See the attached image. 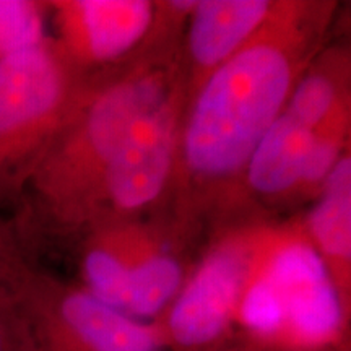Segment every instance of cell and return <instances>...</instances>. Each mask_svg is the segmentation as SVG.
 Segmentation results:
<instances>
[{"mask_svg":"<svg viewBox=\"0 0 351 351\" xmlns=\"http://www.w3.org/2000/svg\"><path fill=\"white\" fill-rule=\"evenodd\" d=\"M300 38L288 25L262 26L215 69L192 108L184 158L192 173L221 178L247 165L293 91Z\"/></svg>","mask_w":351,"mask_h":351,"instance_id":"1","label":"cell"},{"mask_svg":"<svg viewBox=\"0 0 351 351\" xmlns=\"http://www.w3.org/2000/svg\"><path fill=\"white\" fill-rule=\"evenodd\" d=\"M165 70L137 72L111 85L83 109L82 101L26 184L56 223L77 221L95 195V181L140 117L169 98ZM25 184V186H26Z\"/></svg>","mask_w":351,"mask_h":351,"instance_id":"2","label":"cell"},{"mask_svg":"<svg viewBox=\"0 0 351 351\" xmlns=\"http://www.w3.org/2000/svg\"><path fill=\"white\" fill-rule=\"evenodd\" d=\"M78 104L72 60L52 39L0 59V195L25 186Z\"/></svg>","mask_w":351,"mask_h":351,"instance_id":"3","label":"cell"},{"mask_svg":"<svg viewBox=\"0 0 351 351\" xmlns=\"http://www.w3.org/2000/svg\"><path fill=\"white\" fill-rule=\"evenodd\" d=\"M28 319L38 351H158L161 327L112 309L86 289L32 275L12 288Z\"/></svg>","mask_w":351,"mask_h":351,"instance_id":"4","label":"cell"},{"mask_svg":"<svg viewBox=\"0 0 351 351\" xmlns=\"http://www.w3.org/2000/svg\"><path fill=\"white\" fill-rule=\"evenodd\" d=\"M256 276L274 301L278 317L276 345L311 350L339 339L345 300L313 247L302 243L285 245Z\"/></svg>","mask_w":351,"mask_h":351,"instance_id":"5","label":"cell"},{"mask_svg":"<svg viewBox=\"0 0 351 351\" xmlns=\"http://www.w3.org/2000/svg\"><path fill=\"white\" fill-rule=\"evenodd\" d=\"M251 270L241 245H223L208 256L176 295L161 328L163 339L189 350L215 343L236 317Z\"/></svg>","mask_w":351,"mask_h":351,"instance_id":"6","label":"cell"},{"mask_svg":"<svg viewBox=\"0 0 351 351\" xmlns=\"http://www.w3.org/2000/svg\"><path fill=\"white\" fill-rule=\"evenodd\" d=\"M176 114L171 95L135 122L109 160L101 182L119 210L142 208L163 191L173 165Z\"/></svg>","mask_w":351,"mask_h":351,"instance_id":"7","label":"cell"},{"mask_svg":"<svg viewBox=\"0 0 351 351\" xmlns=\"http://www.w3.org/2000/svg\"><path fill=\"white\" fill-rule=\"evenodd\" d=\"M67 46L65 54L112 60L124 56L150 28L153 7L140 0H83L59 3Z\"/></svg>","mask_w":351,"mask_h":351,"instance_id":"8","label":"cell"},{"mask_svg":"<svg viewBox=\"0 0 351 351\" xmlns=\"http://www.w3.org/2000/svg\"><path fill=\"white\" fill-rule=\"evenodd\" d=\"M271 12L265 0L195 2L189 49L200 69H217L265 25Z\"/></svg>","mask_w":351,"mask_h":351,"instance_id":"9","label":"cell"},{"mask_svg":"<svg viewBox=\"0 0 351 351\" xmlns=\"http://www.w3.org/2000/svg\"><path fill=\"white\" fill-rule=\"evenodd\" d=\"M313 138L314 130L300 124L287 111L280 114L245 165L254 191L276 195L301 184Z\"/></svg>","mask_w":351,"mask_h":351,"instance_id":"10","label":"cell"},{"mask_svg":"<svg viewBox=\"0 0 351 351\" xmlns=\"http://www.w3.org/2000/svg\"><path fill=\"white\" fill-rule=\"evenodd\" d=\"M315 241L333 263L348 265L351 254V165L341 158L324 181L319 204L309 218Z\"/></svg>","mask_w":351,"mask_h":351,"instance_id":"11","label":"cell"},{"mask_svg":"<svg viewBox=\"0 0 351 351\" xmlns=\"http://www.w3.org/2000/svg\"><path fill=\"white\" fill-rule=\"evenodd\" d=\"M181 283L182 269L171 256L153 254L134 263L127 262L122 314L137 320L155 317L174 300Z\"/></svg>","mask_w":351,"mask_h":351,"instance_id":"12","label":"cell"},{"mask_svg":"<svg viewBox=\"0 0 351 351\" xmlns=\"http://www.w3.org/2000/svg\"><path fill=\"white\" fill-rule=\"evenodd\" d=\"M44 36L43 7L26 0H0V59Z\"/></svg>","mask_w":351,"mask_h":351,"instance_id":"13","label":"cell"},{"mask_svg":"<svg viewBox=\"0 0 351 351\" xmlns=\"http://www.w3.org/2000/svg\"><path fill=\"white\" fill-rule=\"evenodd\" d=\"M335 101V83L324 73L314 72L298 83L287 112L307 129L317 130L332 116Z\"/></svg>","mask_w":351,"mask_h":351,"instance_id":"14","label":"cell"},{"mask_svg":"<svg viewBox=\"0 0 351 351\" xmlns=\"http://www.w3.org/2000/svg\"><path fill=\"white\" fill-rule=\"evenodd\" d=\"M0 351H38L28 319L13 289H0Z\"/></svg>","mask_w":351,"mask_h":351,"instance_id":"15","label":"cell"},{"mask_svg":"<svg viewBox=\"0 0 351 351\" xmlns=\"http://www.w3.org/2000/svg\"><path fill=\"white\" fill-rule=\"evenodd\" d=\"M340 152V137L328 129L322 134L314 130V138L311 143L309 153L304 166L302 181L307 184H317L326 181L333 166L339 161Z\"/></svg>","mask_w":351,"mask_h":351,"instance_id":"16","label":"cell"},{"mask_svg":"<svg viewBox=\"0 0 351 351\" xmlns=\"http://www.w3.org/2000/svg\"><path fill=\"white\" fill-rule=\"evenodd\" d=\"M25 269L13 256L10 244L0 232V289H10L25 275Z\"/></svg>","mask_w":351,"mask_h":351,"instance_id":"17","label":"cell"}]
</instances>
